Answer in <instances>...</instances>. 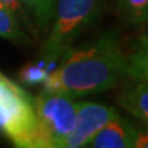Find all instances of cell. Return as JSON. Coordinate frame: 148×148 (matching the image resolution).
Segmentation results:
<instances>
[{"label":"cell","mask_w":148,"mask_h":148,"mask_svg":"<svg viewBox=\"0 0 148 148\" xmlns=\"http://www.w3.org/2000/svg\"><path fill=\"white\" fill-rule=\"evenodd\" d=\"M126 56L115 34L100 36L81 47H70L62 62L48 73L42 90L71 97L96 95L114 88L125 75Z\"/></svg>","instance_id":"6da1fadb"},{"label":"cell","mask_w":148,"mask_h":148,"mask_svg":"<svg viewBox=\"0 0 148 148\" xmlns=\"http://www.w3.org/2000/svg\"><path fill=\"white\" fill-rule=\"evenodd\" d=\"M0 132L18 148H47L34 110V99L1 73Z\"/></svg>","instance_id":"7a4b0ae2"},{"label":"cell","mask_w":148,"mask_h":148,"mask_svg":"<svg viewBox=\"0 0 148 148\" xmlns=\"http://www.w3.org/2000/svg\"><path fill=\"white\" fill-rule=\"evenodd\" d=\"M101 0H56L41 59L52 64L96 19Z\"/></svg>","instance_id":"3957f363"},{"label":"cell","mask_w":148,"mask_h":148,"mask_svg":"<svg viewBox=\"0 0 148 148\" xmlns=\"http://www.w3.org/2000/svg\"><path fill=\"white\" fill-rule=\"evenodd\" d=\"M78 101L59 92L42 90L34 99V110L47 148H63L75 122Z\"/></svg>","instance_id":"277c9868"},{"label":"cell","mask_w":148,"mask_h":148,"mask_svg":"<svg viewBox=\"0 0 148 148\" xmlns=\"http://www.w3.org/2000/svg\"><path fill=\"white\" fill-rule=\"evenodd\" d=\"M118 115L112 107L93 103L78 101L75 122L63 143V148H81L86 144L106 123Z\"/></svg>","instance_id":"5b68a950"},{"label":"cell","mask_w":148,"mask_h":148,"mask_svg":"<svg viewBox=\"0 0 148 148\" xmlns=\"http://www.w3.org/2000/svg\"><path fill=\"white\" fill-rule=\"evenodd\" d=\"M134 137H136V127L119 115H116L90 138L86 147L133 148Z\"/></svg>","instance_id":"8992f818"},{"label":"cell","mask_w":148,"mask_h":148,"mask_svg":"<svg viewBox=\"0 0 148 148\" xmlns=\"http://www.w3.org/2000/svg\"><path fill=\"white\" fill-rule=\"evenodd\" d=\"M118 106L148 125V82L138 81L123 89L116 97Z\"/></svg>","instance_id":"52a82bcc"},{"label":"cell","mask_w":148,"mask_h":148,"mask_svg":"<svg viewBox=\"0 0 148 148\" xmlns=\"http://www.w3.org/2000/svg\"><path fill=\"white\" fill-rule=\"evenodd\" d=\"M0 37L15 44H27L29 38L21 29L16 15L0 1Z\"/></svg>","instance_id":"ba28073f"},{"label":"cell","mask_w":148,"mask_h":148,"mask_svg":"<svg viewBox=\"0 0 148 148\" xmlns=\"http://www.w3.org/2000/svg\"><path fill=\"white\" fill-rule=\"evenodd\" d=\"M56 0H22L23 7L32 14L36 21V25L42 32H48L55 10Z\"/></svg>","instance_id":"9c48e42d"},{"label":"cell","mask_w":148,"mask_h":148,"mask_svg":"<svg viewBox=\"0 0 148 148\" xmlns=\"http://www.w3.org/2000/svg\"><path fill=\"white\" fill-rule=\"evenodd\" d=\"M118 11L129 23L143 25L148 22V0H118Z\"/></svg>","instance_id":"30bf717a"},{"label":"cell","mask_w":148,"mask_h":148,"mask_svg":"<svg viewBox=\"0 0 148 148\" xmlns=\"http://www.w3.org/2000/svg\"><path fill=\"white\" fill-rule=\"evenodd\" d=\"M125 74L136 81L148 82V48L140 47L130 58H126Z\"/></svg>","instance_id":"8fae6325"},{"label":"cell","mask_w":148,"mask_h":148,"mask_svg":"<svg viewBox=\"0 0 148 148\" xmlns=\"http://www.w3.org/2000/svg\"><path fill=\"white\" fill-rule=\"evenodd\" d=\"M49 66H51V63L44 59H41L40 62H36V63H29L19 70L18 78L22 84L27 85V86L42 84L44 79L47 78L48 73L51 71Z\"/></svg>","instance_id":"7c38bea8"},{"label":"cell","mask_w":148,"mask_h":148,"mask_svg":"<svg viewBox=\"0 0 148 148\" xmlns=\"http://www.w3.org/2000/svg\"><path fill=\"white\" fill-rule=\"evenodd\" d=\"M133 148H148V125L143 127H136Z\"/></svg>","instance_id":"4fadbf2b"},{"label":"cell","mask_w":148,"mask_h":148,"mask_svg":"<svg viewBox=\"0 0 148 148\" xmlns=\"http://www.w3.org/2000/svg\"><path fill=\"white\" fill-rule=\"evenodd\" d=\"M3 4H5L8 8H10L14 14H21L22 10H23V3L22 0H0Z\"/></svg>","instance_id":"5bb4252c"},{"label":"cell","mask_w":148,"mask_h":148,"mask_svg":"<svg viewBox=\"0 0 148 148\" xmlns=\"http://www.w3.org/2000/svg\"><path fill=\"white\" fill-rule=\"evenodd\" d=\"M140 47H145L148 48V30L145 34H143L141 36V38H140Z\"/></svg>","instance_id":"9a60e30c"}]
</instances>
